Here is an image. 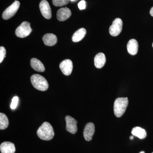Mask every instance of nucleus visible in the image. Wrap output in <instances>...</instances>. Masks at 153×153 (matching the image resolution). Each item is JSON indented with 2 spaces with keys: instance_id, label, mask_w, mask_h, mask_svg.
Returning <instances> with one entry per match:
<instances>
[{
  "instance_id": "2",
  "label": "nucleus",
  "mask_w": 153,
  "mask_h": 153,
  "mask_svg": "<svg viewBox=\"0 0 153 153\" xmlns=\"http://www.w3.org/2000/svg\"><path fill=\"white\" fill-rule=\"evenodd\" d=\"M128 104L127 97H119L115 100L114 105V111L115 115L120 117L125 112Z\"/></svg>"
},
{
  "instance_id": "23",
  "label": "nucleus",
  "mask_w": 153,
  "mask_h": 153,
  "mask_svg": "<svg viewBox=\"0 0 153 153\" xmlns=\"http://www.w3.org/2000/svg\"><path fill=\"white\" fill-rule=\"evenodd\" d=\"M78 7L80 10H85L86 7L85 1L84 0L80 1L78 4Z\"/></svg>"
},
{
  "instance_id": "20",
  "label": "nucleus",
  "mask_w": 153,
  "mask_h": 153,
  "mask_svg": "<svg viewBox=\"0 0 153 153\" xmlns=\"http://www.w3.org/2000/svg\"><path fill=\"white\" fill-rule=\"evenodd\" d=\"M70 0H52V3L56 7H62L67 4Z\"/></svg>"
},
{
  "instance_id": "15",
  "label": "nucleus",
  "mask_w": 153,
  "mask_h": 153,
  "mask_svg": "<svg viewBox=\"0 0 153 153\" xmlns=\"http://www.w3.org/2000/svg\"><path fill=\"white\" fill-rule=\"evenodd\" d=\"M106 62L105 55L103 53L97 54L94 59V65L97 68H101L104 66Z\"/></svg>"
},
{
  "instance_id": "12",
  "label": "nucleus",
  "mask_w": 153,
  "mask_h": 153,
  "mask_svg": "<svg viewBox=\"0 0 153 153\" xmlns=\"http://www.w3.org/2000/svg\"><path fill=\"white\" fill-rule=\"evenodd\" d=\"M0 150L1 153H15L16 149L15 145L10 142H4L0 146Z\"/></svg>"
},
{
  "instance_id": "28",
  "label": "nucleus",
  "mask_w": 153,
  "mask_h": 153,
  "mask_svg": "<svg viewBox=\"0 0 153 153\" xmlns=\"http://www.w3.org/2000/svg\"><path fill=\"white\" fill-rule=\"evenodd\" d=\"M152 46H153V44H152Z\"/></svg>"
},
{
  "instance_id": "17",
  "label": "nucleus",
  "mask_w": 153,
  "mask_h": 153,
  "mask_svg": "<svg viewBox=\"0 0 153 153\" xmlns=\"http://www.w3.org/2000/svg\"><path fill=\"white\" fill-rule=\"evenodd\" d=\"M86 33V31L85 29L80 28L73 34L72 37V41L74 42H79L84 38Z\"/></svg>"
},
{
  "instance_id": "16",
  "label": "nucleus",
  "mask_w": 153,
  "mask_h": 153,
  "mask_svg": "<svg viewBox=\"0 0 153 153\" xmlns=\"http://www.w3.org/2000/svg\"><path fill=\"white\" fill-rule=\"evenodd\" d=\"M31 67L35 71L38 72H44L45 70V67L40 60L36 58H33L31 59L30 62Z\"/></svg>"
},
{
  "instance_id": "18",
  "label": "nucleus",
  "mask_w": 153,
  "mask_h": 153,
  "mask_svg": "<svg viewBox=\"0 0 153 153\" xmlns=\"http://www.w3.org/2000/svg\"><path fill=\"white\" fill-rule=\"evenodd\" d=\"M131 133L133 135L137 137L140 139H144L147 135L146 130L140 127L134 128L132 130Z\"/></svg>"
},
{
  "instance_id": "8",
  "label": "nucleus",
  "mask_w": 153,
  "mask_h": 153,
  "mask_svg": "<svg viewBox=\"0 0 153 153\" xmlns=\"http://www.w3.org/2000/svg\"><path fill=\"white\" fill-rule=\"evenodd\" d=\"M66 121V129L71 134H75L77 131V121L70 116H66L65 117Z\"/></svg>"
},
{
  "instance_id": "5",
  "label": "nucleus",
  "mask_w": 153,
  "mask_h": 153,
  "mask_svg": "<svg viewBox=\"0 0 153 153\" xmlns=\"http://www.w3.org/2000/svg\"><path fill=\"white\" fill-rule=\"evenodd\" d=\"M20 5V3L19 1L14 2L4 11L2 14L3 19L8 20L13 16L19 10Z\"/></svg>"
},
{
  "instance_id": "26",
  "label": "nucleus",
  "mask_w": 153,
  "mask_h": 153,
  "mask_svg": "<svg viewBox=\"0 0 153 153\" xmlns=\"http://www.w3.org/2000/svg\"><path fill=\"white\" fill-rule=\"evenodd\" d=\"M139 153H145L144 152H143V151H142V152H140Z\"/></svg>"
},
{
  "instance_id": "11",
  "label": "nucleus",
  "mask_w": 153,
  "mask_h": 153,
  "mask_svg": "<svg viewBox=\"0 0 153 153\" xmlns=\"http://www.w3.org/2000/svg\"><path fill=\"white\" fill-rule=\"evenodd\" d=\"M71 15V11L70 9L67 7L62 8L57 11V19L60 22H63L69 19Z\"/></svg>"
},
{
  "instance_id": "9",
  "label": "nucleus",
  "mask_w": 153,
  "mask_h": 153,
  "mask_svg": "<svg viewBox=\"0 0 153 153\" xmlns=\"http://www.w3.org/2000/svg\"><path fill=\"white\" fill-rule=\"evenodd\" d=\"M61 71L64 75L68 76L71 74L73 69V63L71 60L66 59L63 60L59 66Z\"/></svg>"
},
{
  "instance_id": "14",
  "label": "nucleus",
  "mask_w": 153,
  "mask_h": 153,
  "mask_svg": "<svg viewBox=\"0 0 153 153\" xmlns=\"http://www.w3.org/2000/svg\"><path fill=\"white\" fill-rule=\"evenodd\" d=\"M138 44L135 39H131L128 41L127 46L128 52L130 55H136L138 51Z\"/></svg>"
},
{
  "instance_id": "24",
  "label": "nucleus",
  "mask_w": 153,
  "mask_h": 153,
  "mask_svg": "<svg viewBox=\"0 0 153 153\" xmlns=\"http://www.w3.org/2000/svg\"><path fill=\"white\" fill-rule=\"evenodd\" d=\"M150 13L152 16L153 17V7L151 8L150 11Z\"/></svg>"
},
{
  "instance_id": "29",
  "label": "nucleus",
  "mask_w": 153,
  "mask_h": 153,
  "mask_svg": "<svg viewBox=\"0 0 153 153\" xmlns=\"http://www.w3.org/2000/svg\"></svg>"
},
{
  "instance_id": "10",
  "label": "nucleus",
  "mask_w": 153,
  "mask_h": 153,
  "mask_svg": "<svg viewBox=\"0 0 153 153\" xmlns=\"http://www.w3.org/2000/svg\"><path fill=\"white\" fill-rule=\"evenodd\" d=\"M95 132V126L92 123H88L85 125L83 131V136L85 140L89 141L92 139Z\"/></svg>"
},
{
  "instance_id": "22",
  "label": "nucleus",
  "mask_w": 153,
  "mask_h": 153,
  "mask_svg": "<svg viewBox=\"0 0 153 153\" xmlns=\"http://www.w3.org/2000/svg\"><path fill=\"white\" fill-rule=\"evenodd\" d=\"M6 51L5 48L3 47H0V63H1L6 57Z\"/></svg>"
},
{
  "instance_id": "7",
  "label": "nucleus",
  "mask_w": 153,
  "mask_h": 153,
  "mask_svg": "<svg viewBox=\"0 0 153 153\" xmlns=\"http://www.w3.org/2000/svg\"><path fill=\"white\" fill-rule=\"evenodd\" d=\"M40 11L42 16L46 19H49L52 17V11L49 3L46 0H42L39 5Z\"/></svg>"
},
{
  "instance_id": "19",
  "label": "nucleus",
  "mask_w": 153,
  "mask_h": 153,
  "mask_svg": "<svg viewBox=\"0 0 153 153\" xmlns=\"http://www.w3.org/2000/svg\"><path fill=\"white\" fill-rule=\"evenodd\" d=\"M9 120L4 114L0 113V129H5L9 126Z\"/></svg>"
},
{
  "instance_id": "13",
  "label": "nucleus",
  "mask_w": 153,
  "mask_h": 153,
  "mask_svg": "<svg viewBox=\"0 0 153 153\" xmlns=\"http://www.w3.org/2000/svg\"><path fill=\"white\" fill-rule=\"evenodd\" d=\"M43 42L45 45L47 46H53L55 45L57 42L56 36L52 33H47L43 36Z\"/></svg>"
},
{
  "instance_id": "1",
  "label": "nucleus",
  "mask_w": 153,
  "mask_h": 153,
  "mask_svg": "<svg viewBox=\"0 0 153 153\" xmlns=\"http://www.w3.org/2000/svg\"><path fill=\"white\" fill-rule=\"evenodd\" d=\"M37 134L41 139L47 141L52 140L55 135L53 127L47 122L44 123L39 128Z\"/></svg>"
},
{
  "instance_id": "4",
  "label": "nucleus",
  "mask_w": 153,
  "mask_h": 153,
  "mask_svg": "<svg viewBox=\"0 0 153 153\" xmlns=\"http://www.w3.org/2000/svg\"><path fill=\"white\" fill-rule=\"evenodd\" d=\"M32 31L30 23L27 22H24L18 27L15 33L17 37L24 38L29 36Z\"/></svg>"
},
{
  "instance_id": "3",
  "label": "nucleus",
  "mask_w": 153,
  "mask_h": 153,
  "mask_svg": "<svg viewBox=\"0 0 153 153\" xmlns=\"http://www.w3.org/2000/svg\"><path fill=\"white\" fill-rule=\"evenodd\" d=\"M31 81L32 85L36 89L41 91L47 90L49 87V84L47 79L39 74H34L31 77Z\"/></svg>"
},
{
  "instance_id": "21",
  "label": "nucleus",
  "mask_w": 153,
  "mask_h": 153,
  "mask_svg": "<svg viewBox=\"0 0 153 153\" xmlns=\"http://www.w3.org/2000/svg\"><path fill=\"white\" fill-rule=\"evenodd\" d=\"M19 98L18 97H14L12 100V102L10 105L11 108L12 109H16L18 105V102H19Z\"/></svg>"
},
{
  "instance_id": "6",
  "label": "nucleus",
  "mask_w": 153,
  "mask_h": 153,
  "mask_svg": "<svg viewBox=\"0 0 153 153\" xmlns=\"http://www.w3.org/2000/svg\"><path fill=\"white\" fill-rule=\"evenodd\" d=\"M123 27V22L119 18L115 19L112 25L109 28L110 34L112 36H117L122 32Z\"/></svg>"
},
{
  "instance_id": "27",
  "label": "nucleus",
  "mask_w": 153,
  "mask_h": 153,
  "mask_svg": "<svg viewBox=\"0 0 153 153\" xmlns=\"http://www.w3.org/2000/svg\"><path fill=\"white\" fill-rule=\"evenodd\" d=\"M70 1H75V0H70Z\"/></svg>"
},
{
  "instance_id": "25",
  "label": "nucleus",
  "mask_w": 153,
  "mask_h": 153,
  "mask_svg": "<svg viewBox=\"0 0 153 153\" xmlns=\"http://www.w3.org/2000/svg\"><path fill=\"white\" fill-rule=\"evenodd\" d=\"M134 137L133 136H130V140H133V139Z\"/></svg>"
}]
</instances>
